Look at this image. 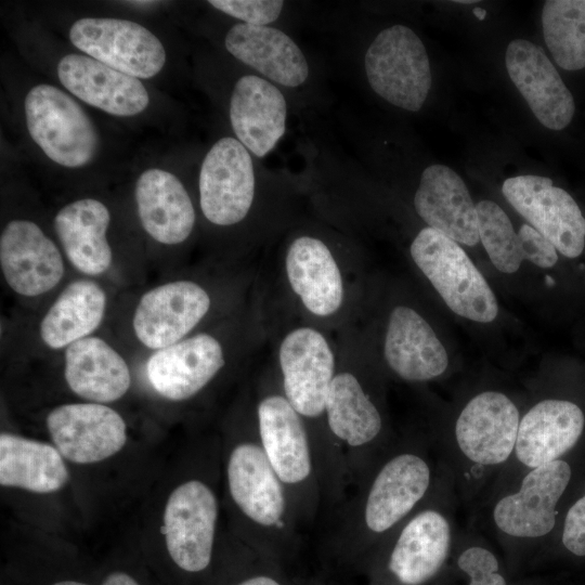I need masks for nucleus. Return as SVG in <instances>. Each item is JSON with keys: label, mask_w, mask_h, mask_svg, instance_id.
<instances>
[{"label": "nucleus", "mask_w": 585, "mask_h": 585, "mask_svg": "<svg viewBox=\"0 0 585 585\" xmlns=\"http://www.w3.org/2000/svg\"><path fill=\"white\" fill-rule=\"evenodd\" d=\"M444 470L420 443L391 444L334 509L328 536L333 555L361 566L433 493Z\"/></svg>", "instance_id": "f257e3e1"}, {"label": "nucleus", "mask_w": 585, "mask_h": 585, "mask_svg": "<svg viewBox=\"0 0 585 585\" xmlns=\"http://www.w3.org/2000/svg\"><path fill=\"white\" fill-rule=\"evenodd\" d=\"M230 502L250 550L281 566L300 544L291 504L260 442L255 422L230 445L225 460Z\"/></svg>", "instance_id": "f03ea898"}, {"label": "nucleus", "mask_w": 585, "mask_h": 585, "mask_svg": "<svg viewBox=\"0 0 585 585\" xmlns=\"http://www.w3.org/2000/svg\"><path fill=\"white\" fill-rule=\"evenodd\" d=\"M520 413L500 391L473 395L459 412L453 429L448 456L454 484L465 499H471L495 482L515 450Z\"/></svg>", "instance_id": "7ed1b4c3"}, {"label": "nucleus", "mask_w": 585, "mask_h": 585, "mask_svg": "<svg viewBox=\"0 0 585 585\" xmlns=\"http://www.w3.org/2000/svg\"><path fill=\"white\" fill-rule=\"evenodd\" d=\"M580 451L524 472L489 502L496 537L515 546L551 542L567 506L585 481Z\"/></svg>", "instance_id": "20e7f679"}, {"label": "nucleus", "mask_w": 585, "mask_h": 585, "mask_svg": "<svg viewBox=\"0 0 585 585\" xmlns=\"http://www.w3.org/2000/svg\"><path fill=\"white\" fill-rule=\"evenodd\" d=\"M454 481L445 467L433 493L361 564L377 582L426 585L441 571L454 540L450 502Z\"/></svg>", "instance_id": "39448f33"}, {"label": "nucleus", "mask_w": 585, "mask_h": 585, "mask_svg": "<svg viewBox=\"0 0 585 585\" xmlns=\"http://www.w3.org/2000/svg\"><path fill=\"white\" fill-rule=\"evenodd\" d=\"M258 435L288 494L300 528L312 524L323 505L311 438L302 417L280 388H264L256 405Z\"/></svg>", "instance_id": "423d86ee"}, {"label": "nucleus", "mask_w": 585, "mask_h": 585, "mask_svg": "<svg viewBox=\"0 0 585 585\" xmlns=\"http://www.w3.org/2000/svg\"><path fill=\"white\" fill-rule=\"evenodd\" d=\"M326 420L343 454L350 487H354L392 444L379 404L354 370L337 369L328 391Z\"/></svg>", "instance_id": "0eeeda50"}, {"label": "nucleus", "mask_w": 585, "mask_h": 585, "mask_svg": "<svg viewBox=\"0 0 585 585\" xmlns=\"http://www.w3.org/2000/svg\"><path fill=\"white\" fill-rule=\"evenodd\" d=\"M415 264L457 315L490 323L498 313L495 295L460 245L426 226L410 247Z\"/></svg>", "instance_id": "6e6552de"}, {"label": "nucleus", "mask_w": 585, "mask_h": 585, "mask_svg": "<svg viewBox=\"0 0 585 585\" xmlns=\"http://www.w3.org/2000/svg\"><path fill=\"white\" fill-rule=\"evenodd\" d=\"M584 432L585 414L573 401L549 398L532 405L520 418L514 454L486 500L509 490L524 472L582 450Z\"/></svg>", "instance_id": "1a4fd4ad"}, {"label": "nucleus", "mask_w": 585, "mask_h": 585, "mask_svg": "<svg viewBox=\"0 0 585 585\" xmlns=\"http://www.w3.org/2000/svg\"><path fill=\"white\" fill-rule=\"evenodd\" d=\"M364 68L380 98L410 112L422 107L432 76L426 48L413 29L396 24L381 30L365 53Z\"/></svg>", "instance_id": "9d476101"}, {"label": "nucleus", "mask_w": 585, "mask_h": 585, "mask_svg": "<svg viewBox=\"0 0 585 585\" xmlns=\"http://www.w3.org/2000/svg\"><path fill=\"white\" fill-rule=\"evenodd\" d=\"M31 139L54 162L78 168L89 164L99 148L96 129L81 106L51 84L31 88L24 102Z\"/></svg>", "instance_id": "9b49d317"}, {"label": "nucleus", "mask_w": 585, "mask_h": 585, "mask_svg": "<svg viewBox=\"0 0 585 585\" xmlns=\"http://www.w3.org/2000/svg\"><path fill=\"white\" fill-rule=\"evenodd\" d=\"M219 502L211 484L200 478L179 484L168 497L162 533L173 563L182 571L198 574L213 558Z\"/></svg>", "instance_id": "f8f14e48"}, {"label": "nucleus", "mask_w": 585, "mask_h": 585, "mask_svg": "<svg viewBox=\"0 0 585 585\" xmlns=\"http://www.w3.org/2000/svg\"><path fill=\"white\" fill-rule=\"evenodd\" d=\"M69 39L87 55L138 79L154 77L166 63L160 40L132 21L80 18L72 25Z\"/></svg>", "instance_id": "ddd939ff"}, {"label": "nucleus", "mask_w": 585, "mask_h": 585, "mask_svg": "<svg viewBox=\"0 0 585 585\" xmlns=\"http://www.w3.org/2000/svg\"><path fill=\"white\" fill-rule=\"evenodd\" d=\"M508 203L567 258L585 247V218L573 197L547 177L524 174L504 181Z\"/></svg>", "instance_id": "4468645a"}, {"label": "nucleus", "mask_w": 585, "mask_h": 585, "mask_svg": "<svg viewBox=\"0 0 585 585\" xmlns=\"http://www.w3.org/2000/svg\"><path fill=\"white\" fill-rule=\"evenodd\" d=\"M198 185L200 208L209 222L221 226L240 222L255 198L249 151L235 138L218 140L203 160Z\"/></svg>", "instance_id": "2eb2a0df"}, {"label": "nucleus", "mask_w": 585, "mask_h": 585, "mask_svg": "<svg viewBox=\"0 0 585 585\" xmlns=\"http://www.w3.org/2000/svg\"><path fill=\"white\" fill-rule=\"evenodd\" d=\"M47 428L62 456L76 464L104 460L127 441L123 418L101 403L60 405L47 416Z\"/></svg>", "instance_id": "dca6fc26"}, {"label": "nucleus", "mask_w": 585, "mask_h": 585, "mask_svg": "<svg viewBox=\"0 0 585 585\" xmlns=\"http://www.w3.org/2000/svg\"><path fill=\"white\" fill-rule=\"evenodd\" d=\"M208 292L192 281H176L145 292L133 314L136 338L150 349H162L183 339L207 314Z\"/></svg>", "instance_id": "f3484780"}, {"label": "nucleus", "mask_w": 585, "mask_h": 585, "mask_svg": "<svg viewBox=\"0 0 585 585\" xmlns=\"http://www.w3.org/2000/svg\"><path fill=\"white\" fill-rule=\"evenodd\" d=\"M505 64L511 81L544 127L562 130L571 122L573 95L541 47L515 39L507 47Z\"/></svg>", "instance_id": "a211bd4d"}, {"label": "nucleus", "mask_w": 585, "mask_h": 585, "mask_svg": "<svg viewBox=\"0 0 585 585\" xmlns=\"http://www.w3.org/2000/svg\"><path fill=\"white\" fill-rule=\"evenodd\" d=\"M0 263L8 285L26 297L50 291L64 275L60 250L28 220H12L2 230Z\"/></svg>", "instance_id": "6ab92c4d"}, {"label": "nucleus", "mask_w": 585, "mask_h": 585, "mask_svg": "<svg viewBox=\"0 0 585 585\" xmlns=\"http://www.w3.org/2000/svg\"><path fill=\"white\" fill-rule=\"evenodd\" d=\"M220 342L197 334L157 350L146 364L152 387L170 401H185L204 390L223 368Z\"/></svg>", "instance_id": "aec40b11"}, {"label": "nucleus", "mask_w": 585, "mask_h": 585, "mask_svg": "<svg viewBox=\"0 0 585 585\" xmlns=\"http://www.w3.org/2000/svg\"><path fill=\"white\" fill-rule=\"evenodd\" d=\"M61 83L84 103L115 116L143 112L150 95L135 77L89 55L67 54L57 64Z\"/></svg>", "instance_id": "412c9836"}, {"label": "nucleus", "mask_w": 585, "mask_h": 585, "mask_svg": "<svg viewBox=\"0 0 585 585\" xmlns=\"http://www.w3.org/2000/svg\"><path fill=\"white\" fill-rule=\"evenodd\" d=\"M417 214L458 244L474 246L479 240L477 207L467 185L450 167H427L414 196Z\"/></svg>", "instance_id": "4be33fe9"}, {"label": "nucleus", "mask_w": 585, "mask_h": 585, "mask_svg": "<svg viewBox=\"0 0 585 585\" xmlns=\"http://www.w3.org/2000/svg\"><path fill=\"white\" fill-rule=\"evenodd\" d=\"M384 355L389 368L408 382L435 379L448 366L447 352L432 327L406 306L395 307L389 315Z\"/></svg>", "instance_id": "5701e85b"}, {"label": "nucleus", "mask_w": 585, "mask_h": 585, "mask_svg": "<svg viewBox=\"0 0 585 585\" xmlns=\"http://www.w3.org/2000/svg\"><path fill=\"white\" fill-rule=\"evenodd\" d=\"M229 115L236 139L257 157H264L285 133L286 100L269 80L246 75L233 88Z\"/></svg>", "instance_id": "b1692460"}, {"label": "nucleus", "mask_w": 585, "mask_h": 585, "mask_svg": "<svg viewBox=\"0 0 585 585\" xmlns=\"http://www.w3.org/2000/svg\"><path fill=\"white\" fill-rule=\"evenodd\" d=\"M285 271L292 291L312 315L328 317L341 308L342 274L322 239L309 235L295 238L286 252Z\"/></svg>", "instance_id": "393cba45"}, {"label": "nucleus", "mask_w": 585, "mask_h": 585, "mask_svg": "<svg viewBox=\"0 0 585 585\" xmlns=\"http://www.w3.org/2000/svg\"><path fill=\"white\" fill-rule=\"evenodd\" d=\"M224 44L235 58L278 84L295 88L309 77L304 54L278 28L238 23L227 31Z\"/></svg>", "instance_id": "a878e982"}, {"label": "nucleus", "mask_w": 585, "mask_h": 585, "mask_svg": "<svg viewBox=\"0 0 585 585\" xmlns=\"http://www.w3.org/2000/svg\"><path fill=\"white\" fill-rule=\"evenodd\" d=\"M141 224L155 240L166 245L184 242L193 231L195 210L181 183L171 172L147 169L135 184Z\"/></svg>", "instance_id": "bb28decb"}, {"label": "nucleus", "mask_w": 585, "mask_h": 585, "mask_svg": "<svg viewBox=\"0 0 585 585\" xmlns=\"http://www.w3.org/2000/svg\"><path fill=\"white\" fill-rule=\"evenodd\" d=\"M64 376L74 393L94 403L120 399L131 384L126 361L98 337L82 338L66 348Z\"/></svg>", "instance_id": "cd10ccee"}, {"label": "nucleus", "mask_w": 585, "mask_h": 585, "mask_svg": "<svg viewBox=\"0 0 585 585\" xmlns=\"http://www.w3.org/2000/svg\"><path fill=\"white\" fill-rule=\"evenodd\" d=\"M110 214L100 200L82 198L64 206L54 229L70 263L88 275L104 273L112 263L106 238Z\"/></svg>", "instance_id": "c85d7f7f"}, {"label": "nucleus", "mask_w": 585, "mask_h": 585, "mask_svg": "<svg viewBox=\"0 0 585 585\" xmlns=\"http://www.w3.org/2000/svg\"><path fill=\"white\" fill-rule=\"evenodd\" d=\"M68 470L60 451L51 444L17 434H0V484L34 493L61 490Z\"/></svg>", "instance_id": "c756f323"}, {"label": "nucleus", "mask_w": 585, "mask_h": 585, "mask_svg": "<svg viewBox=\"0 0 585 585\" xmlns=\"http://www.w3.org/2000/svg\"><path fill=\"white\" fill-rule=\"evenodd\" d=\"M106 295L93 281L69 283L50 307L39 327L46 346L61 349L88 337L102 322Z\"/></svg>", "instance_id": "7c9ffc66"}, {"label": "nucleus", "mask_w": 585, "mask_h": 585, "mask_svg": "<svg viewBox=\"0 0 585 585\" xmlns=\"http://www.w3.org/2000/svg\"><path fill=\"white\" fill-rule=\"evenodd\" d=\"M545 43L566 70L585 67V0H548L542 10Z\"/></svg>", "instance_id": "2f4dec72"}, {"label": "nucleus", "mask_w": 585, "mask_h": 585, "mask_svg": "<svg viewBox=\"0 0 585 585\" xmlns=\"http://www.w3.org/2000/svg\"><path fill=\"white\" fill-rule=\"evenodd\" d=\"M479 238L493 265L500 272L511 274L526 260L524 237L517 233L507 213L492 200L477 205Z\"/></svg>", "instance_id": "473e14b6"}, {"label": "nucleus", "mask_w": 585, "mask_h": 585, "mask_svg": "<svg viewBox=\"0 0 585 585\" xmlns=\"http://www.w3.org/2000/svg\"><path fill=\"white\" fill-rule=\"evenodd\" d=\"M551 542L564 556L585 561V481L567 506Z\"/></svg>", "instance_id": "72a5a7b5"}, {"label": "nucleus", "mask_w": 585, "mask_h": 585, "mask_svg": "<svg viewBox=\"0 0 585 585\" xmlns=\"http://www.w3.org/2000/svg\"><path fill=\"white\" fill-rule=\"evenodd\" d=\"M458 569L468 577V585H507L496 554L482 544L466 546L456 559Z\"/></svg>", "instance_id": "f704fd0d"}, {"label": "nucleus", "mask_w": 585, "mask_h": 585, "mask_svg": "<svg viewBox=\"0 0 585 585\" xmlns=\"http://www.w3.org/2000/svg\"><path fill=\"white\" fill-rule=\"evenodd\" d=\"M208 3L245 24L256 26L273 23L284 8V2L278 0H210Z\"/></svg>", "instance_id": "c9c22d12"}, {"label": "nucleus", "mask_w": 585, "mask_h": 585, "mask_svg": "<svg viewBox=\"0 0 585 585\" xmlns=\"http://www.w3.org/2000/svg\"><path fill=\"white\" fill-rule=\"evenodd\" d=\"M234 585H291L281 572V566L261 559L257 568Z\"/></svg>", "instance_id": "e433bc0d"}, {"label": "nucleus", "mask_w": 585, "mask_h": 585, "mask_svg": "<svg viewBox=\"0 0 585 585\" xmlns=\"http://www.w3.org/2000/svg\"><path fill=\"white\" fill-rule=\"evenodd\" d=\"M101 585H141L133 576L122 571L109 573Z\"/></svg>", "instance_id": "4c0bfd02"}, {"label": "nucleus", "mask_w": 585, "mask_h": 585, "mask_svg": "<svg viewBox=\"0 0 585 585\" xmlns=\"http://www.w3.org/2000/svg\"><path fill=\"white\" fill-rule=\"evenodd\" d=\"M51 585H89L84 582H81V581H76V580H62V581H57Z\"/></svg>", "instance_id": "58836bf2"}, {"label": "nucleus", "mask_w": 585, "mask_h": 585, "mask_svg": "<svg viewBox=\"0 0 585 585\" xmlns=\"http://www.w3.org/2000/svg\"><path fill=\"white\" fill-rule=\"evenodd\" d=\"M473 15L478 17L480 21L484 20L486 16V11L482 8H474L473 9Z\"/></svg>", "instance_id": "ea45409f"}, {"label": "nucleus", "mask_w": 585, "mask_h": 585, "mask_svg": "<svg viewBox=\"0 0 585 585\" xmlns=\"http://www.w3.org/2000/svg\"><path fill=\"white\" fill-rule=\"evenodd\" d=\"M455 2L456 3H463V4H469V3H474V2H478V1H474V0H456Z\"/></svg>", "instance_id": "a19ab883"}]
</instances>
